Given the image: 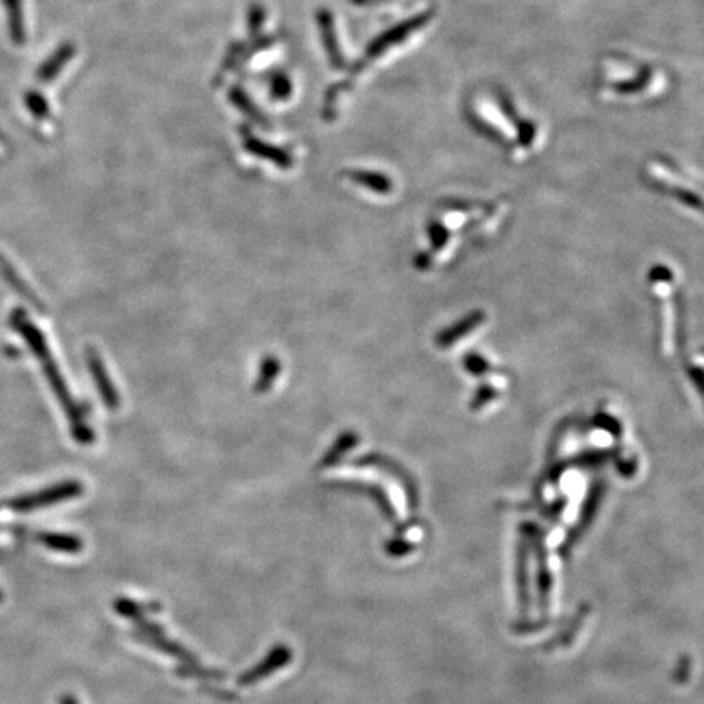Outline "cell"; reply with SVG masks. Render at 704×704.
Masks as SVG:
<instances>
[{"label":"cell","instance_id":"obj_1","mask_svg":"<svg viewBox=\"0 0 704 704\" xmlns=\"http://www.w3.org/2000/svg\"><path fill=\"white\" fill-rule=\"evenodd\" d=\"M10 325L22 338L25 339L26 344L30 346L31 352H33V356L41 364L44 377L49 383L54 397L58 398L59 405L64 409V413L67 414L70 434L74 437V441L82 443V445H90V443L95 441V432H94L92 427L88 426L87 421H85L87 408L78 405L77 401L74 400V397L70 395L67 382L64 380L61 370L58 367V362L52 357L49 346H48V341L44 338L43 331L36 328L35 323L30 320V316L22 308H17L15 312H12V315H10Z\"/></svg>","mask_w":704,"mask_h":704},{"label":"cell","instance_id":"obj_2","mask_svg":"<svg viewBox=\"0 0 704 704\" xmlns=\"http://www.w3.org/2000/svg\"><path fill=\"white\" fill-rule=\"evenodd\" d=\"M84 485L77 479H67L58 485L44 487L30 495H17L12 499H5L0 503L2 509H7L10 512L28 513L35 512L49 505L61 504L72 499H77L84 495Z\"/></svg>","mask_w":704,"mask_h":704},{"label":"cell","instance_id":"obj_3","mask_svg":"<svg viewBox=\"0 0 704 704\" xmlns=\"http://www.w3.org/2000/svg\"><path fill=\"white\" fill-rule=\"evenodd\" d=\"M85 357H87L88 372L94 377L96 391H98L100 398L103 401L104 406L110 409V411L120 409V405H121L120 393H118L116 387L111 382V377L108 374L102 357L96 352L95 348H87Z\"/></svg>","mask_w":704,"mask_h":704},{"label":"cell","instance_id":"obj_4","mask_svg":"<svg viewBox=\"0 0 704 704\" xmlns=\"http://www.w3.org/2000/svg\"><path fill=\"white\" fill-rule=\"evenodd\" d=\"M290 661H292V651H290V647H287V646H278V647H274V649L266 655L264 661L258 664L254 669H252L250 672H246L245 675H242V678L238 680V685H242V687L254 685L256 682L264 680V678L271 675V673H274L276 670L282 669V667Z\"/></svg>","mask_w":704,"mask_h":704},{"label":"cell","instance_id":"obj_5","mask_svg":"<svg viewBox=\"0 0 704 704\" xmlns=\"http://www.w3.org/2000/svg\"><path fill=\"white\" fill-rule=\"evenodd\" d=\"M36 539L44 548L64 553V555H78L84 549V539L74 533H61V531H40L36 533Z\"/></svg>","mask_w":704,"mask_h":704},{"label":"cell","instance_id":"obj_6","mask_svg":"<svg viewBox=\"0 0 704 704\" xmlns=\"http://www.w3.org/2000/svg\"><path fill=\"white\" fill-rule=\"evenodd\" d=\"M0 274H2V278L5 279V282L17 292L18 296L23 297L35 310L41 313L46 312V307L41 302V299H38L25 281L18 276L17 270L10 264L9 260L4 254H0Z\"/></svg>","mask_w":704,"mask_h":704},{"label":"cell","instance_id":"obj_7","mask_svg":"<svg viewBox=\"0 0 704 704\" xmlns=\"http://www.w3.org/2000/svg\"><path fill=\"white\" fill-rule=\"evenodd\" d=\"M281 361L276 356H266L260 362V370L254 382V391L258 395H264L272 388V385L278 380L281 374Z\"/></svg>","mask_w":704,"mask_h":704},{"label":"cell","instance_id":"obj_8","mask_svg":"<svg viewBox=\"0 0 704 704\" xmlns=\"http://www.w3.org/2000/svg\"><path fill=\"white\" fill-rule=\"evenodd\" d=\"M357 443H359V435L354 431H346L343 434L339 435L336 439V442L331 445L330 450L325 453L323 457L322 467H333L339 461L343 460V457L346 453L351 452L352 449H356Z\"/></svg>","mask_w":704,"mask_h":704},{"label":"cell","instance_id":"obj_9","mask_svg":"<svg viewBox=\"0 0 704 704\" xmlns=\"http://www.w3.org/2000/svg\"><path fill=\"white\" fill-rule=\"evenodd\" d=\"M72 56H74V48L70 44H64L52 54L48 61L44 62L43 67L38 70V78L41 82H51L61 72L62 67L69 62Z\"/></svg>","mask_w":704,"mask_h":704},{"label":"cell","instance_id":"obj_10","mask_svg":"<svg viewBox=\"0 0 704 704\" xmlns=\"http://www.w3.org/2000/svg\"><path fill=\"white\" fill-rule=\"evenodd\" d=\"M9 13V28L12 41L15 44L25 43V26H23V9L22 0H4Z\"/></svg>","mask_w":704,"mask_h":704},{"label":"cell","instance_id":"obj_11","mask_svg":"<svg viewBox=\"0 0 704 704\" xmlns=\"http://www.w3.org/2000/svg\"><path fill=\"white\" fill-rule=\"evenodd\" d=\"M649 82H651V70L644 69L643 74L639 77H636L631 82L618 84V85H615V90H617L618 94H636V92H641L643 88L647 87Z\"/></svg>","mask_w":704,"mask_h":704},{"label":"cell","instance_id":"obj_12","mask_svg":"<svg viewBox=\"0 0 704 704\" xmlns=\"http://www.w3.org/2000/svg\"><path fill=\"white\" fill-rule=\"evenodd\" d=\"M26 104H28L30 111L38 116V118H44L46 114L49 113V108H48L46 100H44L43 96L38 95V94H28L26 95Z\"/></svg>","mask_w":704,"mask_h":704},{"label":"cell","instance_id":"obj_13","mask_svg":"<svg viewBox=\"0 0 704 704\" xmlns=\"http://www.w3.org/2000/svg\"><path fill=\"white\" fill-rule=\"evenodd\" d=\"M429 236L432 240L434 250H441L442 245H445V242H447V230L443 227L432 224V226L429 227Z\"/></svg>","mask_w":704,"mask_h":704},{"label":"cell","instance_id":"obj_14","mask_svg":"<svg viewBox=\"0 0 704 704\" xmlns=\"http://www.w3.org/2000/svg\"><path fill=\"white\" fill-rule=\"evenodd\" d=\"M537 130L531 122H521V142L523 146H530L531 140L535 138Z\"/></svg>","mask_w":704,"mask_h":704},{"label":"cell","instance_id":"obj_15","mask_svg":"<svg viewBox=\"0 0 704 704\" xmlns=\"http://www.w3.org/2000/svg\"><path fill=\"white\" fill-rule=\"evenodd\" d=\"M59 704H78V701L74 695H62Z\"/></svg>","mask_w":704,"mask_h":704},{"label":"cell","instance_id":"obj_16","mask_svg":"<svg viewBox=\"0 0 704 704\" xmlns=\"http://www.w3.org/2000/svg\"><path fill=\"white\" fill-rule=\"evenodd\" d=\"M2 600H4V593L0 591V603H2Z\"/></svg>","mask_w":704,"mask_h":704}]
</instances>
